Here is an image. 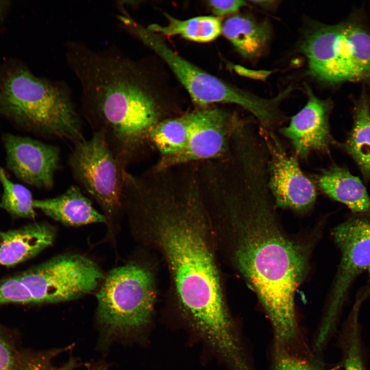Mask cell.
<instances>
[{
  "label": "cell",
  "instance_id": "obj_1",
  "mask_svg": "<svg viewBox=\"0 0 370 370\" xmlns=\"http://www.w3.org/2000/svg\"><path fill=\"white\" fill-rule=\"evenodd\" d=\"M211 205L225 222L234 267L255 292L275 337L288 343L297 330V289L307 267V251L286 234L268 186L267 168L253 159L214 185Z\"/></svg>",
  "mask_w": 370,
  "mask_h": 370
},
{
  "label": "cell",
  "instance_id": "obj_2",
  "mask_svg": "<svg viewBox=\"0 0 370 370\" xmlns=\"http://www.w3.org/2000/svg\"><path fill=\"white\" fill-rule=\"evenodd\" d=\"M139 213L153 226L182 308L214 348L231 346L236 336L208 237L209 215L198 185L156 186L144 195Z\"/></svg>",
  "mask_w": 370,
  "mask_h": 370
},
{
  "label": "cell",
  "instance_id": "obj_3",
  "mask_svg": "<svg viewBox=\"0 0 370 370\" xmlns=\"http://www.w3.org/2000/svg\"><path fill=\"white\" fill-rule=\"evenodd\" d=\"M65 53L80 85L85 117L96 127L95 131L104 134L125 168L150 143L151 131L163 119L157 103L119 50H97L75 42Z\"/></svg>",
  "mask_w": 370,
  "mask_h": 370
},
{
  "label": "cell",
  "instance_id": "obj_4",
  "mask_svg": "<svg viewBox=\"0 0 370 370\" xmlns=\"http://www.w3.org/2000/svg\"><path fill=\"white\" fill-rule=\"evenodd\" d=\"M0 112L48 137L74 144L85 139L81 117L67 86L27 69L16 70L5 79Z\"/></svg>",
  "mask_w": 370,
  "mask_h": 370
},
{
  "label": "cell",
  "instance_id": "obj_5",
  "mask_svg": "<svg viewBox=\"0 0 370 370\" xmlns=\"http://www.w3.org/2000/svg\"><path fill=\"white\" fill-rule=\"evenodd\" d=\"M301 49L311 74L322 82L370 81V34L358 24L319 25L307 34Z\"/></svg>",
  "mask_w": 370,
  "mask_h": 370
},
{
  "label": "cell",
  "instance_id": "obj_6",
  "mask_svg": "<svg viewBox=\"0 0 370 370\" xmlns=\"http://www.w3.org/2000/svg\"><path fill=\"white\" fill-rule=\"evenodd\" d=\"M126 28L152 49L169 66L193 101L203 106L215 103L240 105L265 124L273 117L275 103L232 86L202 70L175 52L160 35L150 31L133 19Z\"/></svg>",
  "mask_w": 370,
  "mask_h": 370
},
{
  "label": "cell",
  "instance_id": "obj_7",
  "mask_svg": "<svg viewBox=\"0 0 370 370\" xmlns=\"http://www.w3.org/2000/svg\"><path fill=\"white\" fill-rule=\"evenodd\" d=\"M97 317L107 333L119 335L136 330L151 318L156 293L151 272L128 263L109 272L96 294Z\"/></svg>",
  "mask_w": 370,
  "mask_h": 370
},
{
  "label": "cell",
  "instance_id": "obj_8",
  "mask_svg": "<svg viewBox=\"0 0 370 370\" xmlns=\"http://www.w3.org/2000/svg\"><path fill=\"white\" fill-rule=\"evenodd\" d=\"M69 164L81 188L111 218L123 208L125 168L118 161L105 137L95 131L89 139L75 144Z\"/></svg>",
  "mask_w": 370,
  "mask_h": 370
},
{
  "label": "cell",
  "instance_id": "obj_9",
  "mask_svg": "<svg viewBox=\"0 0 370 370\" xmlns=\"http://www.w3.org/2000/svg\"><path fill=\"white\" fill-rule=\"evenodd\" d=\"M17 276L33 303L76 300L95 289L104 278L97 264L79 254L54 256Z\"/></svg>",
  "mask_w": 370,
  "mask_h": 370
},
{
  "label": "cell",
  "instance_id": "obj_10",
  "mask_svg": "<svg viewBox=\"0 0 370 370\" xmlns=\"http://www.w3.org/2000/svg\"><path fill=\"white\" fill-rule=\"evenodd\" d=\"M336 227L340 262L320 335L327 337L354 281L370 266V215H356Z\"/></svg>",
  "mask_w": 370,
  "mask_h": 370
},
{
  "label": "cell",
  "instance_id": "obj_11",
  "mask_svg": "<svg viewBox=\"0 0 370 370\" xmlns=\"http://www.w3.org/2000/svg\"><path fill=\"white\" fill-rule=\"evenodd\" d=\"M259 132L268 154V186L276 207L298 212L309 210L317 198L314 184L273 132L260 127Z\"/></svg>",
  "mask_w": 370,
  "mask_h": 370
},
{
  "label": "cell",
  "instance_id": "obj_12",
  "mask_svg": "<svg viewBox=\"0 0 370 370\" xmlns=\"http://www.w3.org/2000/svg\"><path fill=\"white\" fill-rule=\"evenodd\" d=\"M187 146L171 166L220 159L230 149L233 133L242 120L218 108H203L190 112Z\"/></svg>",
  "mask_w": 370,
  "mask_h": 370
},
{
  "label": "cell",
  "instance_id": "obj_13",
  "mask_svg": "<svg viewBox=\"0 0 370 370\" xmlns=\"http://www.w3.org/2000/svg\"><path fill=\"white\" fill-rule=\"evenodd\" d=\"M3 141L7 167L16 177L36 188L53 187L60 162L57 146L10 134L5 135Z\"/></svg>",
  "mask_w": 370,
  "mask_h": 370
},
{
  "label": "cell",
  "instance_id": "obj_14",
  "mask_svg": "<svg viewBox=\"0 0 370 370\" xmlns=\"http://www.w3.org/2000/svg\"><path fill=\"white\" fill-rule=\"evenodd\" d=\"M306 105L280 128L291 142L297 154L306 158L312 151H325L332 142L329 126L330 103L317 97L307 87Z\"/></svg>",
  "mask_w": 370,
  "mask_h": 370
},
{
  "label": "cell",
  "instance_id": "obj_15",
  "mask_svg": "<svg viewBox=\"0 0 370 370\" xmlns=\"http://www.w3.org/2000/svg\"><path fill=\"white\" fill-rule=\"evenodd\" d=\"M55 236L54 228L45 223L0 231V266H12L34 257L51 245Z\"/></svg>",
  "mask_w": 370,
  "mask_h": 370
},
{
  "label": "cell",
  "instance_id": "obj_16",
  "mask_svg": "<svg viewBox=\"0 0 370 370\" xmlns=\"http://www.w3.org/2000/svg\"><path fill=\"white\" fill-rule=\"evenodd\" d=\"M33 206L54 220L65 225L79 226L104 223L106 218L94 207L91 200L77 186L52 198L34 199Z\"/></svg>",
  "mask_w": 370,
  "mask_h": 370
},
{
  "label": "cell",
  "instance_id": "obj_17",
  "mask_svg": "<svg viewBox=\"0 0 370 370\" xmlns=\"http://www.w3.org/2000/svg\"><path fill=\"white\" fill-rule=\"evenodd\" d=\"M320 190L344 203L356 215H370V197L361 180L346 169L332 165L323 170L316 181Z\"/></svg>",
  "mask_w": 370,
  "mask_h": 370
},
{
  "label": "cell",
  "instance_id": "obj_18",
  "mask_svg": "<svg viewBox=\"0 0 370 370\" xmlns=\"http://www.w3.org/2000/svg\"><path fill=\"white\" fill-rule=\"evenodd\" d=\"M221 33L244 58L252 59L263 51L271 37V28L266 22L234 15L222 24Z\"/></svg>",
  "mask_w": 370,
  "mask_h": 370
},
{
  "label": "cell",
  "instance_id": "obj_19",
  "mask_svg": "<svg viewBox=\"0 0 370 370\" xmlns=\"http://www.w3.org/2000/svg\"><path fill=\"white\" fill-rule=\"evenodd\" d=\"M190 114L163 119L152 130L149 143L160 153L162 158L157 165L171 166L185 150L190 127Z\"/></svg>",
  "mask_w": 370,
  "mask_h": 370
},
{
  "label": "cell",
  "instance_id": "obj_20",
  "mask_svg": "<svg viewBox=\"0 0 370 370\" xmlns=\"http://www.w3.org/2000/svg\"><path fill=\"white\" fill-rule=\"evenodd\" d=\"M343 145L358 164L364 178L369 181L370 103L366 95H362L356 104L353 126Z\"/></svg>",
  "mask_w": 370,
  "mask_h": 370
},
{
  "label": "cell",
  "instance_id": "obj_21",
  "mask_svg": "<svg viewBox=\"0 0 370 370\" xmlns=\"http://www.w3.org/2000/svg\"><path fill=\"white\" fill-rule=\"evenodd\" d=\"M165 15L168 20L165 25L152 24L146 28L159 35H180L201 43L212 41L221 33L222 24L220 18L216 16H200L181 20L168 14Z\"/></svg>",
  "mask_w": 370,
  "mask_h": 370
},
{
  "label": "cell",
  "instance_id": "obj_22",
  "mask_svg": "<svg viewBox=\"0 0 370 370\" xmlns=\"http://www.w3.org/2000/svg\"><path fill=\"white\" fill-rule=\"evenodd\" d=\"M0 182L3 189L0 207L14 217L34 218V199L30 191L25 186L11 181L1 166Z\"/></svg>",
  "mask_w": 370,
  "mask_h": 370
},
{
  "label": "cell",
  "instance_id": "obj_23",
  "mask_svg": "<svg viewBox=\"0 0 370 370\" xmlns=\"http://www.w3.org/2000/svg\"><path fill=\"white\" fill-rule=\"evenodd\" d=\"M359 313L349 314L345 347V370H365L362 354Z\"/></svg>",
  "mask_w": 370,
  "mask_h": 370
},
{
  "label": "cell",
  "instance_id": "obj_24",
  "mask_svg": "<svg viewBox=\"0 0 370 370\" xmlns=\"http://www.w3.org/2000/svg\"><path fill=\"white\" fill-rule=\"evenodd\" d=\"M8 303H33L29 291L17 275L0 280V305Z\"/></svg>",
  "mask_w": 370,
  "mask_h": 370
},
{
  "label": "cell",
  "instance_id": "obj_25",
  "mask_svg": "<svg viewBox=\"0 0 370 370\" xmlns=\"http://www.w3.org/2000/svg\"><path fill=\"white\" fill-rule=\"evenodd\" d=\"M19 360L11 338L0 329V370H18Z\"/></svg>",
  "mask_w": 370,
  "mask_h": 370
},
{
  "label": "cell",
  "instance_id": "obj_26",
  "mask_svg": "<svg viewBox=\"0 0 370 370\" xmlns=\"http://www.w3.org/2000/svg\"><path fill=\"white\" fill-rule=\"evenodd\" d=\"M208 3L213 13L218 17L235 12L247 5L246 2L238 0L209 1Z\"/></svg>",
  "mask_w": 370,
  "mask_h": 370
},
{
  "label": "cell",
  "instance_id": "obj_27",
  "mask_svg": "<svg viewBox=\"0 0 370 370\" xmlns=\"http://www.w3.org/2000/svg\"><path fill=\"white\" fill-rule=\"evenodd\" d=\"M275 370H316L305 361L288 355L281 356L277 360Z\"/></svg>",
  "mask_w": 370,
  "mask_h": 370
},
{
  "label": "cell",
  "instance_id": "obj_28",
  "mask_svg": "<svg viewBox=\"0 0 370 370\" xmlns=\"http://www.w3.org/2000/svg\"><path fill=\"white\" fill-rule=\"evenodd\" d=\"M234 69L239 75L254 79H264L266 78L271 73L269 71L267 70H254L247 69L240 65H235L234 66Z\"/></svg>",
  "mask_w": 370,
  "mask_h": 370
},
{
  "label": "cell",
  "instance_id": "obj_29",
  "mask_svg": "<svg viewBox=\"0 0 370 370\" xmlns=\"http://www.w3.org/2000/svg\"><path fill=\"white\" fill-rule=\"evenodd\" d=\"M90 370H106V368L103 365H100L98 366H95V367L90 368Z\"/></svg>",
  "mask_w": 370,
  "mask_h": 370
},
{
  "label": "cell",
  "instance_id": "obj_30",
  "mask_svg": "<svg viewBox=\"0 0 370 370\" xmlns=\"http://www.w3.org/2000/svg\"><path fill=\"white\" fill-rule=\"evenodd\" d=\"M368 271L369 274V276H370V266H369V267L368 268Z\"/></svg>",
  "mask_w": 370,
  "mask_h": 370
}]
</instances>
